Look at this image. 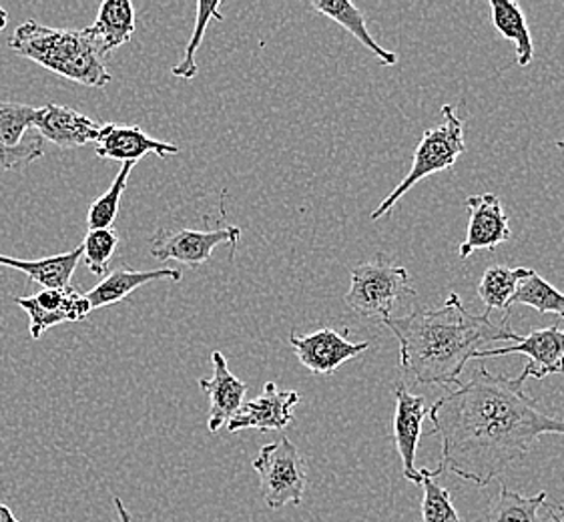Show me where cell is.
<instances>
[{
  "mask_svg": "<svg viewBox=\"0 0 564 522\" xmlns=\"http://www.w3.org/2000/svg\"><path fill=\"white\" fill-rule=\"evenodd\" d=\"M442 443L434 477L452 472L488 487L508 466L529 455L542 434H563L564 421L549 416L517 378L490 374L482 366L475 376L429 410Z\"/></svg>",
  "mask_w": 564,
  "mask_h": 522,
  "instance_id": "cell-1",
  "label": "cell"
},
{
  "mask_svg": "<svg viewBox=\"0 0 564 522\" xmlns=\"http://www.w3.org/2000/svg\"><path fill=\"white\" fill-rule=\"evenodd\" d=\"M490 314H473L460 295L451 294L441 307H417L402 318L386 319L400 341V370L410 382L422 387H460L466 363L475 360L482 344L519 340L508 324Z\"/></svg>",
  "mask_w": 564,
  "mask_h": 522,
  "instance_id": "cell-2",
  "label": "cell"
},
{
  "mask_svg": "<svg viewBox=\"0 0 564 522\" xmlns=\"http://www.w3.org/2000/svg\"><path fill=\"white\" fill-rule=\"evenodd\" d=\"M9 46L17 55L85 87L101 89L113 79L99 46L85 29L68 31L26 21L12 33Z\"/></svg>",
  "mask_w": 564,
  "mask_h": 522,
  "instance_id": "cell-3",
  "label": "cell"
},
{
  "mask_svg": "<svg viewBox=\"0 0 564 522\" xmlns=\"http://www.w3.org/2000/svg\"><path fill=\"white\" fill-rule=\"evenodd\" d=\"M464 151H466V139H464L463 119L456 115L454 107L444 105L441 126L424 131V135L416 145V151H414L412 170L408 171L406 177L395 185L394 192L386 195L384 202L373 209L370 219L378 221L380 217L388 216L392 211V207L417 182L426 180L434 173L452 170Z\"/></svg>",
  "mask_w": 564,
  "mask_h": 522,
  "instance_id": "cell-4",
  "label": "cell"
},
{
  "mask_svg": "<svg viewBox=\"0 0 564 522\" xmlns=\"http://www.w3.org/2000/svg\"><path fill=\"white\" fill-rule=\"evenodd\" d=\"M406 268L394 265L384 253L351 270L350 292L346 304L364 319L382 322L392 318V309L404 297H414Z\"/></svg>",
  "mask_w": 564,
  "mask_h": 522,
  "instance_id": "cell-5",
  "label": "cell"
},
{
  "mask_svg": "<svg viewBox=\"0 0 564 522\" xmlns=\"http://www.w3.org/2000/svg\"><path fill=\"white\" fill-rule=\"evenodd\" d=\"M251 466L260 475L261 494L271 511H280L285 504H302L307 487V468L304 456L288 436L263 446Z\"/></svg>",
  "mask_w": 564,
  "mask_h": 522,
  "instance_id": "cell-6",
  "label": "cell"
},
{
  "mask_svg": "<svg viewBox=\"0 0 564 522\" xmlns=\"http://www.w3.org/2000/svg\"><path fill=\"white\" fill-rule=\"evenodd\" d=\"M241 229L224 226L217 229H159L149 243L151 255L158 261H180L187 268H199L212 260L219 246H229L236 251Z\"/></svg>",
  "mask_w": 564,
  "mask_h": 522,
  "instance_id": "cell-7",
  "label": "cell"
},
{
  "mask_svg": "<svg viewBox=\"0 0 564 522\" xmlns=\"http://www.w3.org/2000/svg\"><path fill=\"white\" fill-rule=\"evenodd\" d=\"M522 354L529 358V363L522 368V374L517 378L520 384H524L529 378L542 380L546 376L563 374L564 372V329L561 326L536 329L529 336H519V340L507 348H488L478 350L475 360L485 358H498Z\"/></svg>",
  "mask_w": 564,
  "mask_h": 522,
  "instance_id": "cell-8",
  "label": "cell"
},
{
  "mask_svg": "<svg viewBox=\"0 0 564 522\" xmlns=\"http://www.w3.org/2000/svg\"><path fill=\"white\" fill-rule=\"evenodd\" d=\"M14 302L29 316V331L33 340H41L43 334L58 324L80 322L93 312L87 295L80 294L73 285L61 290H43L39 294L17 297Z\"/></svg>",
  "mask_w": 564,
  "mask_h": 522,
  "instance_id": "cell-9",
  "label": "cell"
},
{
  "mask_svg": "<svg viewBox=\"0 0 564 522\" xmlns=\"http://www.w3.org/2000/svg\"><path fill=\"white\" fill-rule=\"evenodd\" d=\"M290 346L294 348L297 360L317 376L334 374L341 363L370 348L368 341H350L348 331L339 334L332 328L317 329L314 334L292 331Z\"/></svg>",
  "mask_w": 564,
  "mask_h": 522,
  "instance_id": "cell-10",
  "label": "cell"
},
{
  "mask_svg": "<svg viewBox=\"0 0 564 522\" xmlns=\"http://www.w3.org/2000/svg\"><path fill=\"white\" fill-rule=\"evenodd\" d=\"M300 402L295 390H278L275 382H268L260 396L246 400L238 412L227 422V431L283 432L294 421V409Z\"/></svg>",
  "mask_w": 564,
  "mask_h": 522,
  "instance_id": "cell-11",
  "label": "cell"
},
{
  "mask_svg": "<svg viewBox=\"0 0 564 522\" xmlns=\"http://www.w3.org/2000/svg\"><path fill=\"white\" fill-rule=\"evenodd\" d=\"M468 207V231L460 243V258H470L476 250H497L510 239L508 216L495 194L470 195L466 197Z\"/></svg>",
  "mask_w": 564,
  "mask_h": 522,
  "instance_id": "cell-12",
  "label": "cell"
},
{
  "mask_svg": "<svg viewBox=\"0 0 564 522\" xmlns=\"http://www.w3.org/2000/svg\"><path fill=\"white\" fill-rule=\"evenodd\" d=\"M429 416L426 398L408 392L404 382L395 387L394 441L398 455L402 458L404 477L420 485L422 472L416 466L417 443L422 436V422Z\"/></svg>",
  "mask_w": 564,
  "mask_h": 522,
  "instance_id": "cell-13",
  "label": "cell"
},
{
  "mask_svg": "<svg viewBox=\"0 0 564 522\" xmlns=\"http://www.w3.org/2000/svg\"><path fill=\"white\" fill-rule=\"evenodd\" d=\"M34 127L46 141L61 149L85 148L89 143H97L102 131L101 123L95 119L55 102L36 109Z\"/></svg>",
  "mask_w": 564,
  "mask_h": 522,
  "instance_id": "cell-14",
  "label": "cell"
},
{
  "mask_svg": "<svg viewBox=\"0 0 564 522\" xmlns=\"http://www.w3.org/2000/svg\"><path fill=\"white\" fill-rule=\"evenodd\" d=\"M95 153L99 160L135 165L137 161L143 160L149 153H155L161 160H167L171 155H177L180 148L175 143L149 137L141 127L107 123L102 126Z\"/></svg>",
  "mask_w": 564,
  "mask_h": 522,
  "instance_id": "cell-15",
  "label": "cell"
},
{
  "mask_svg": "<svg viewBox=\"0 0 564 522\" xmlns=\"http://www.w3.org/2000/svg\"><path fill=\"white\" fill-rule=\"evenodd\" d=\"M212 362H214V378H209V380L202 378L199 388L209 396L207 428L215 434L231 421V416L246 402L248 384L243 380H239L238 376L231 374L224 354H212Z\"/></svg>",
  "mask_w": 564,
  "mask_h": 522,
  "instance_id": "cell-16",
  "label": "cell"
},
{
  "mask_svg": "<svg viewBox=\"0 0 564 522\" xmlns=\"http://www.w3.org/2000/svg\"><path fill=\"white\" fill-rule=\"evenodd\" d=\"M183 273L180 270L171 268H161V270H149V272H137L127 265L115 268L113 272L107 273L101 284L95 285L87 295L90 309H101V307L115 306L123 302L124 297L133 294L143 285L153 284L159 280H171V282H181Z\"/></svg>",
  "mask_w": 564,
  "mask_h": 522,
  "instance_id": "cell-17",
  "label": "cell"
},
{
  "mask_svg": "<svg viewBox=\"0 0 564 522\" xmlns=\"http://www.w3.org/2000/svg\"><path fill=\"white\" fill-rule=\"evenodd\" d=\"M135 24V7L131 0H105L99 7L97 21L85 31L95 41V45L99 46L102 57H107L115 48L131 41Z\"/></svg>",
  "mask_w": 564,
  "mask_h": 522,
  "instance_id": "cell-18",
  "label": "cell"
},
{
  "mask_svg": "<svg viewBox=\"0 0 564 522\" xmlns=\"http://www.w3.org/2000/svg\"><path fill=\"white\" fill-rule=\"evenodd\" d=\"M83 260V248L67 251V253H58L51 255L45 260L26 261L11 255H2L0 253V265L2 268H12L23 272L29 280H33L39 285H43L45 290H61L70 285V278L77 270L79 261Z\"/></svg>",
  "mask_w": 564,
  "mask_h": 522,
  "instance_id": "cell-19",
  "label": "cell"
},
{
  "mask_svg": "<svg viewBox=\"0 0 564 522\" xmlns=\"http://www.w3.org/2000/svg\"><path fill=\"white\" fill-rule=\"evenodd\" d=\"M312 7L317 12H322L327 19H332L334 23L344 26L348 33L354 34L361 45L366 46L372 55H376V57L384 63L386 67H392V65L398 63V55L395 53L388 51V48L378 45L373 41L372 34H370L368 26H366V17H364V12L356 4H351L348 0H314Z\"/></svg>",
  "mask_w": 564,
  "mask_h": 522,
  "instance_id": "cell-20",
  "label": "cell"
},
{
  "mask_svg": "<svg viewBox=\"0 0 564 522\" xmlns=\"http://www.w3.org/2000/svg\"><path fill=\"white\" fill-rule=\"evenodd\" d=\"M490 11H492L495 29L517 46V63L520 67H529L534 57V46H532L531 31L527 26L524 14L520 11L519 2L492 0Z\"/></svg>",
  "mask_w": 564,
  "mask_h": 522,
  "instance_id": "cell-21",
  "label": "cell"
},
{
  "mask_svg": "<svg viewBox=\"0 0 564 522\" xmlns=\"http://www.w3.org/2000/svg\"><path fill=\"white\" fill-rule=\"evenodd\" d=\"M546 499V492H539L536 497H522L519 492L508 490L507 485H500L488 522H549V509L546 516L541 514L542 509L549 507Z\"/></svg>",
  "mask_w": 564,
  "mask_h": 522,
  "instance_id": "cell-22",
  "label": "cell"
},
{
  "mask_svg": "<svg viewBox=\"0 0 564 522\" xmlns=\"http://www.w3.org/2000/svg\"><path fill=\"white\" fill-rule=\"evenodd\" d=\"M514 306H531L541 314H556L564 318V294L558 292L554 285L542 280L534 270H529L527 275L519 282L517 294L512 295L508 304V314Z\"/></svg>",
  "mask_w": 564,
  "mask_h": 522,
  "instance_id": "cell-23",
  "label": "cell"
},
{
  "mask_svg": "<svg viewBox=\"0 0 564 522\" xmlns=\"http://www.w3.org/2000/svg\"><path fill=\"white\" fill-rule=\"evenodd\" d=\"M527 268H507V265H492L482 273L478 285V295L490 314L492 309H505L508 314V304L512 295L517 294L519 282L527 275Z\"/></svg>",
  "mask_w": 564,
  "mask_h": 522,
  "instance_id": "cell-24",
  "label": "cell"
},
{
  "mask_svg": "<svg viewBox=\"0 0 564 522\" xmlns=\"http://www.w3.org/2000/svg\"><path fill=\"white\" fill-rule=\"evenodd\" d=\"M131 171H133V163H124L121 171L117 173L115 182L111 183V187L107 189V194H102L99 199H95L89 205V214H87L89 229H113Z\"/></svg>",
  "mask_w": 564,
  "mask_h": 522,
  "instance_id": "cell-25",
  "label": "cell"
},
{
  "mask_svg": "<svg viewBox=\"0 0 564 522\" xmlns=\"http://www.w3.org/2000/svg\"><path fill=\"white\" fill-rule=\"evenodd\" d=\"M224 21L221 14V2H199L197 4V19H195V26H193L192 39L185 48V57L175 67L171 68V75L177 79L192 80L197 75V63H195V53L204 41L205 31L212 21Z\"/></svg>",
  "mask_w": 564,
  "mask_h": 522,
  "instance_id": "cell-26",
  "label": "cell"
},
{
  "mask_svg": "<svg viewBox=\"0 0 564 522\" xmlns=\"http://www.w3.org/2000/svg\"><path fill=\"white\" fill-rule=\"evenodd\" d=\"M422 472V522H464L458 511L454 509L451 499V490L444 489L441 482H436L434 472L429 468H420Z\"/></svg>",
  "mask_w": 564,
  "mask_h": 522,
  "instance_id": "cell-27",
  "label": "cell"
},
{
  "mask_svg": "<svg viewBox=\"0 0 564 522\" xmlns=\"http://www.w3.org/2000/svg\"><path fill=\"white\" fill-rule=\"evenodd\" d=\"M83 261L93 275H105L115 251L119 248V236L115 229H89L80 243Z\"/></svg>",
  "mask_w": 564,
  "mask_h": 522,
  "instance_id": "cell-28",
  "label": "cell"
},
{
  "mask_svg": "<svg viewBox=\"0 0 564 522\" xmlns=\"http://www.w3.org/2000/svg\"><path fill=\"white\" fill-rule=\"evenodd\" d=\"M36 107L23 102L0 101V143L17 148L23 143L29 127H34Z\"/></svg>",
  "mask_w": 564,
  "mask_h": 522,
  "instance_id": "cell-29",
  "label": "cell"
},
{
  "mask_svg": "<svg viewBox=\"0 0 564 522\" xmlns=\"http://www.w3.org/2000/svg\"><path fill=\"white\" fill-rule=\"evenodd\" d=\"M45 155V149L39 137L23 141L17 148H7L0 143V173L4 171H17L31 165L33 161L41 160Z\"/></svg>",
  "mask_w": 564,
  "mask_h": 522,
  "instance_id": "cell-30",
  "label": "cell"
},
{
  "mask_svg": "<svg viewBox=\"0 0 564 522\" xmlns=\"http://www.w3.org/2000/svg\"><path fill=\"white\" fill-rule=\"evenodd\" d=\"M546 509H549V522H564L563 504H554V507H546Z\"/></svg>",
  "mask_w": 564,
  "mask_h": 522,
  "instance_id": "cell-31",
  "label": "cell"
},
{
  "mask_svg": "<svg viewBox=\"0 0 564 522\" xmlns=\"http://www.w3.org/2000/svg\"><path fill=\"white\" fill-rule=\"evenodd\" d=\"M113 504L115 509H117V514H119V522H133L131 521V514L124 509L121 499H113Z\"/></svg>",
  "mask_w": 564,
  "mask_h": 522,
  "instance_id": "cell-32",
  "label": "cell"
},
{
  "mask_svg": "<svg viewBox=\"0 0 564 522\" xmlns=\"http://www.w3.org/2000/svg\"><path fill=\"white\" fill-rule=\"evenodd\" d=\"M0 522H21L14 514H12L11 509L4 504V502H0Z\"/></svg>",
  "mask_w": 564,
  "mask_h": 522,
  "instance_id": "cell-33",
  "label": "cell"
},
{
  "mask_svg": "<svg viewBox=\"0 0 564 522\" xmlns=\"http://www.w3.org/2000/svg\"><path fill=\"white\" fill-rule=\"evenodd\" d=\"M556 145H558V149H561V151H564V139H561V141H558Z\"/></svg>",
  "mask_w": 564,
  "mask_h": 522,
  "instance_id": "cell-34",
  "label": "cell"
}]
</instances>
